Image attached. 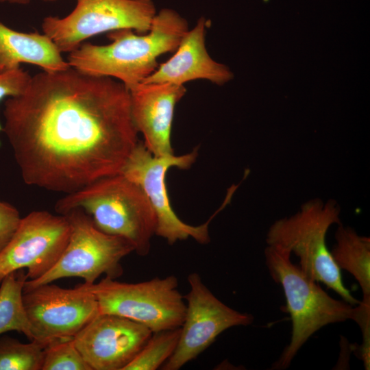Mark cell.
<instances>
[{
  "label": "cell",
  "mask_w": 370,
  "mask_h": 370,
  "mask_svg": "<svg viewBox=\"0 0 370 370\" xmlns=\"http://www.w3.org/2000/svg\"><path fill=\"white\" fill-rule=\"evenodd\" d=\"M75 208L88 214L100 230L129 241L139 256L149 254L156 216L143 189L122 173L95 180L66 194L55 205L62 215Z\"/></svg>",
  "instance_id": "obj_3"
},
{
  "label": "cell",
  "mask_w": 370,
  "mask_h": 370,
  "mask_svg": "<svg viewBox=\"0 0 370 370\" xmlns=\"http://www.w3.org/2000/svg\"><path fill=\"white\" fill-rule=\"evenodd\" d=\"M180 334V328L153 332L124 370H155L162 367L175 352Z\"/></svg>",
  "instance_id": "obj_20"
},
{
  "label": "cell",
  "mask_w": 370,
  "mask_h": 370,
  "mask_svg": "<svg viewBox=\"0 0 370 370\" xmlns=\"http://www.w3.org/2000/svg\"><path fill=\"white\" fill-rule=\"evenodd\" d=\"M188 30L184 18L173 9L163 8L156 14L146 34H136L131 29L110 32V43L83 42L69 53L66 61L84 73L114 78L129 90L157 69L160 56L176 50Z\"/></svg>",
  "instance_id": "obj_2"
},
{
  "label": "cell",
  "mask_w": 370,
  "mask_h": 370,
  "mask_svg": "<svg viewBox=\"0 0 370 370\" xmlns=\"http://www.w3.org/2000/svg\"><path fill=\"white\" fill-rule=\"evenodd\" d=\"M42 370H91L73 338L49 344L44 349Z\"/></svg>",
  "instance_id": "obj_21"
},
{
  "label": "cell",
  "mask_w": 370,
  "mask_h": 370,
  "mask_svg": "<svg viewBox=\"0 0 370 370\" xmlns=\"http://www.w3.org/2000/svg\"><path fill=\"white\" fill-rule=\"evenodd\" d=\"M197 148L181 155L156 157L140 141L124 165L121 173L138 184L147 195L156 216V235L165 239L168 244L192 238L200 244L210 242L209 223L221 210V207L206 223L191 225L182 221L175 214L170 203L166 186V175L171 167L186 169L195 162Z\"/></svg>",
  "instance_id": "obj_9"
},
{
  "label": "cell",
  "mask_w": 370,
  "mask_h": 370,
  "mask_svg": "<svg viewBox=\"0 0 370 370\" xmlns=\"http://www.w3.org/2000/svg\"><path fill=\"white\" fill-rule=\"evenodd\" d=\"M152 333L129 319L99 314L73 341L91 370H124Z\"/></svg>",
  "instance_id": "obj_13"
},
{
  "label": "cell",
  "mask_w": 370,
  "mask_h": 370,
  "mask_svg": "<svg viewBox=\"0 0 370 370\" xmlns=\"http://www.w3.org/2000/svg\"><path fill=\"white\" fill-rule=\"evenodd\" d=\"M31 77L32 75L21 68L0 73V103L4 99L21 94L27 86Z\"/></svg>",
  "instance_id": "obj_23"
},
{
  "label": "cell",
  "mask_w": 370,
  "mask_h": 370,
  "mask_svg": "<svg viewBox=\"0 0 370 370\" xmlns=\"http://www.w3.org/2000/svg\"><path fill=\"white\" fill-rule=\"evenodd\" d=\"M352 320L359 325L362 342L359 349V356L365 369L370 367V296L363 297L362 301L354 307Z\"/></svg>",
  "instance_id": "obj_22"
},
{
  "label": "cell",
  "mask_w": 370,
  "mask_h": 370,
  "mask_svg": "<svg viewBox=\"0 0 370 370\" xmlns=\"http://www.w3.org/2000/svg\"><path fill=\"white\" fill-rule=\"evenodd\" d=\"M69 223L67 244L58 262L38 279L27 280L25 285L35 286L71 277L81 278L93 284L102 275L112 279L120 277L122 260L134 252L127 239L100 230L90 217L81 208L64 214Z\"/></svg>",
  "instance_id": "obj_7"
},
{
  "label": "cell",
  "mask_w": 370,
  "mask_h": 370,
  "mask_svg": "<svg viewBox=\"0 0 370 370\" xmlns=\"http://www.w3.org/2000/svg\"><path fill=\"white\" fill-rule=\"evenodd\" d=\"M69 234L65 215L36 210L22 217L11 241L0 253V283L19 269L27 270L29 280L44 275L60 258Z\"/></svg>",
  "instance_id": "obj_12"
},
{
  "label": "cell",
  "mask_w": 370,
  "mask_h": 370,
  "mask_svg": "<svg viewBox=\"0 0 370 370\" xmlns=\"http://www.w3.org/2000/svg\"><path fill=\"white\" fill-rule=\"evenodd\" d=\"M32 0H0L1 3L25 5L29 3ZM47 1H53L56 0H45Z\"/></svg>",
  "instance_id": "obj_25"
},
{
  "label": "cell",
  "mask_w": 370,
  "mask_h": 370,
  "mask_svg": "<svg viewBox=\"0 0 370 370\" xmlns=\"http://www.w3.org/2000/svg\"><path fill=\"white\" fill-rule=\"evenodd\" d=\"M206 19L199 18L195 27L183 36L173 56L142 83L184 85L195 79H206L223 85L233 77L225 65L215 62L205 45Z\"/></svg>",
  "instance_id": "obj_15"
},
{
  "label": "cell",
  "mask_w": 370,
  "mask_h": 370,
  "mask_svg": "<svg viewBox=\"0 0 370 370\" xmlns=\"http://www.w3.org/2000/svg\"><path fill=\"white\" fill-rule=\"evenodd\" d=\"M21 218L14 206L8 202L0 201V253L11 241Z\"/></svg>",
  "instance_id": "obj_24"
},
{
  "label": "cell",
  "mask_w": 370,
  "mask_h": 370,
  "mask_svg": "<svg viewBox=\"0 0 370 370\" xmlns=\"http://www.w3.org/2000/svg\"><path fill=\"white\" fill-rule=\"evenodd\" d=\"M341 223V207L335 200L315 198L303 204L296 213L276 220L268 230L266 242L283 252L293 253L308 277L356 306L360 301L345 286L341 269L326 245L330 227Z\"/></svg>",
  "instance_id": "obj_4"
},
{
  "label": "cell",
  "mask_w": 370,
  "mask_h": 370,
  "mask_svg": "<svg viewBox=\"0 0 370 370\" xmlns=\"http://www.w3.org/2000/svg\"><path fill=\"white\" fill-rule=\"evenodd\" d=\"M84 284L95 295L99 314L129 319L152 332L180 328L184 320L186 304L173 275L137 283L105 277Z\"/></svg>",
  "instance_id": "obj_6"
},
{
  "label": "cell",
  "mask_w": 370,
  "mask_h": 370,
  "mask_svg": "<svg viewBox=\"0 0 370 370\" xmlns=\"http://www.w3.org/2000/svg\"><path fill=\"white\" fill-rule=\"evenodd\" d=\"M45 347L36 341L24 343L0 335V370H42Z\"/></svg>",
  "instance_id": "obj_19"
},
{
  "label": "cell",
  "mask_w": 370,
  "mask_h": 370,
  "mask_svg": "<svg viewBox=\"0 0 370 370\" xmlns=\"http://www.w3.org/2000/svg\"><path fill=\"white\" fill-rule=\"evenodd\" d=\"M21 64H34L44 71L70 67L45 34L21 32L0 22V73L21 68Z\"/></svg>",
  "instance_id": "obj_16"
},
{
  "label": "cell",
  "mask_w": 370,
  "mask_h": 370,
  "mask_svg": "<svg viewBox=\"0 0 370 370\" xmlns=\"http://www.w3.org/2000/svg\"><path fill=\"white\" fill-rule=\"evenodd\" d=\"M129 91L132 119L145 147L156 157L174 154L171 127L175 106L186 92L185 86L141 83Z\"/></svg>",
  "instance_id": "obj_14"
},
{
  "label": "cell",
  "mask_w": 370,
  "mask_h": 370,
  "mask_svg": "<svg viewBox=\"0 0 370 370\" xmlns=\"http://www.w3.org/2000/svg\"><path fill=\"white\" fill-rule=\"evenodd\" d=\"M189 291L184 296L186 310L176 349L161 367L178 370L204 352L225 330L253 323L254 317L237 311L219 299L204 284L199 273L188 276Z\"/></svg>",
  "instance_id": "obj_11"
},
{
  "label": "cell",
  "mask_w": 370,
  "mask_h": 370,
  "mask_svg": "<svg viewBox=\"0 0 370 370\" xmlns=\"http://www.w3.org/2000/svg\"><path fill=\"white\" fill-rule=\"evenodd\" d=\"M265 263L273 280L283 289L292 330L289 344L273 369H285L300 348L316 332L332 323L352 319L354 307L330 296L291 260V254L268 246Z\"/></svg>",
  "instance_id": "obj_5"
},
{
  "label": "cell",
  "mask_w": 370,
  "mask_h": 370,
  "mask_svg": "<svg viewBox=\"0 0 370 370\" xmlns=\"http://www.w3.org/2000/svg\"><path fill=\"white\" fill-rule=\"evenodd\" d=\"M24 306L38 341L50 343L73 338L99 314L97 301L84 283L64 288L52 282L24 286Z\"/></svg>",
  "instance_id": "obj_10"
},
{
  "label": "cell",
  "mask_w": 370,
  "mask_h": 370,
  "mask_svg": "<svg viewBox=\"0 0 370 370\" xmlns=\"http://www.w3.org/2000/svg\"><path fill=\"white\" fill-rule=\"evenodd\" d=\"M336 243L331 256L341 270L351 273L358 282L363 297L370 296V238L360 235L342 223L337 225Z\"/></svg>",
  "instance_id": "obj_17"
},
{
  "label": "cell",
  "mask_w": 370,
  "mask_h": 370,
  "mask_svg": "<svg viewBox=\"0 0 370 370\" xmlns=\"http://www.w3.org/2000/svg\"><path fill=\"white\" fill-rule=\"evenodd\" d=\"M27 280L25 270L19 269L7 275L0 283V335L16 331L29 341L36 340L23 299Z\"/></svg>",
  "instance_id": "obj_18"
},
{
  "label": "cell",
  "mask_w": 370,
  "mask_h": 370,
  "mask_svg": "<svg viewBox=\"0 0 370 370\" xmlns=\"http://www.w3.org/2000/svg\"><path fill=\"white\" fill-rule=\"evenodd\" d=\"M156 14L153 0H76L68 15L47 16L41 28L61 53H69L101 33L121 29L147 33Z\"/></svg>",
  "instance_id": "obj_8"
},
{
  "label": "cell",
  "mask_w": 370,
  "mask_h": 370,
  "mask_svg": "<svg viewBox=\"0 0 370 370\" xmlns=\"http://www.w3.org/2000/svg\"><path fill=\"white\" fill-rule=\"evenodd\" d=\"M3 114L23 182L53 192L121 173L140 142L126 86L71 66L32 76Z\"/></svg>",
  "instance_id": "obj_1"
}]
</instances>
